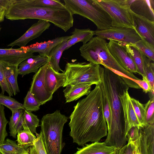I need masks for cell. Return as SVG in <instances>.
<instances>
[{
	"label": "cell",
	"mask_w": 154,
	"mask_h": 154,
	"mask_svg": "<svg viewBox=\"0 0 154 154\" xmlns=\"http://www.w3.org/2000/svg\"><path fill=\"white\" fill-rule=\"evenodd\" d=\"M74 109L69 124V135L73 143L83 146L89 142H98L107 135L100 84L79 100Z\"/></svg>",
	"instance_id": "6da1fadb"
},
{
	"label": "cell",
	"mask_w": 154,
	"mask_h": 154,
	"mask_svg": "<svg viewBox=\"0 0 154 154\" xmlns=\"http://www.w3.org/2000/svg\"><path fill=\"white\" fill-rule=\"evenodd\" d=\"M100 84L106 92L110 111V128L104 143L119 149L126 144L125 124L119 95L129 87L121 77L110 69L100 66Z\"/></svg>",
	"instance_id": "7a4b0ae2"
},
{
	"label": "cell",
	"mask_w": 154,
	"mask_h": 154,
	"mask_svg": "<svg viewBox=\"0 0 154 154\" xmlns=\"http://www.w3.org/2000/svg\"><path fill=\"white\" fill-rule=\"evenodd\" d=\"M5 17L13 21L35 19L51 22L65 32L73 25V15L66 7H35L28 5L23 0H15L6 11Z\"/></svg>",
	"instance_id": "3957f363"
},
{
	"label": "cell",
	"mask_w": 154,
	"mask_h": 154,
	"mask_svg": "<svg viewBox=\"0 0 154 154\" xmlns=\"http://www.w3.org/2000/svg\"><path fill=\"white\" fill-rule=\"evenodd\" d=\"M106 40L99 36L93 37L79 48L81 56L89 63L101 64L104 67L119 72L131 80H139L133 73L123 68L114 58L107 47Z\"/></svg>",
	"instance_id": "277c9868"
},
{
	"label": "cell",
	"mask_w": 154,
	"mask_h": 154,
	"mask_svg": "<svg viewBox=\"0 0 154 154\" xmlns=\"http://www.w3.org/2000/svg\"><path fill=\"white\" fill-rule=\"evenodd\" d=\"M68 119L59 110L42 117L40 133L48 154H61L65 145L63 141V131Z\"/></svg>",
	"instance_id": "5b68a950"
},
{
	"label": "cell",
	"mask_w": 154,
	"mask_h": 154,
	"mask_svg": "<svg viewBox=\"0 0 154 154\" xmlns=\"http://www.w3.org/2000/svg\"><path fill=\"white\" fill-rule=\"evenodd\" d=\"M63 2L65 7L73 15L78 14L89 20L96 25L97 30L106 29L112 26L109 15L92 0H64Z\"/></svg>",
	"instance_id": "8992f818"
},
{
	"label": "cell",
	"mask_w": 154,
	"mask_h": 154,
	"mask_svg": "<svg viewBox=\"0 0 154 154\" xmlns=\"http://www.w3.org/2000/svg\"><path fill=\"white\" fill-rule=\"evenodd\" d=\"M100 66L86 62L67 63L63 72L65 81L63 87L70 85L100 84L101 82Z\"/></svg>",
	"instance_id": "52a82bcc"
},
{
	"label": "cell",
	"mask_w": 154,
	"mask_h": 154,
	"mask_svg": "<svg viewBox=\"0 0 154 154\" xmlns=\"http://www.w3.org/2000/svg\"><path fill=\"white\" fill-rule=\"evenodd\" d=\"M92 1L109 15L112 20V26L134 29L130 8L132 0Z\"/></svg>",
	"instance_id": "ba28073f"
},
{
	"label": "cell",
	"mask_w": 154,
	"mask_h": 154,
	"mask_svg": "<svg viewBox=\"0 0 154 154\" xmlns=\"http://www.w3.org/2000/svg\"><path fill=\"white\" fill-rule=\"evenodd\" d=\"M94 34L105 39L134 45L141 38L134 29L111 26L104 30L94 31Z\"/></svg>",
	"instance_id": "9c48e42d"
},
{
	"label": "cell",
	"mask_w": 154,
	"mask_h": 154,
	"mask_svg": "<svg viewBox=\"0 0 154 154\" xmlns=\"http://www.w3.org/2000/svg\"><path fill=\"white\" fill-rule=\"evenodd\" d=\"M48 65V62L41 66L34 75L29 90L41 105L51 100L53 98V94L47 90L45 81Z\"/></svg>",
	"instance_id": "30bf717a"
},
{
	"label": "cell",
	"mask_w": 154,
	"mask_h": 154,
	"mask_svg": "<svg viewBox=\"0 0 154 154\" xmlns=\"http://www.w3.org/2000/svg\"><path fill=\"white\" fill-rule=\"evenodd\" d=\"M109 40L108 48L116 60L126 70L132 73H138L135 64L126 51L124 43Z\"/></svg>",
	"instance_id": "8fae6325"
},
{
	"label": "cell",
	"mask_w": 154,
	"mask_h": 154,
	"mask_svg": "<svg viewBox=\"0 0 154 154\" xmlns=\"http://www.w3.org/2000/svg\"><path fill=\"white\" fill-rule=\"evenodd\" d=\"M123 110L126 136L130 129L133 127L140 128L141 127L134 111L131 102V97L128 90H126L119 95Z\"/></svg>",
	"instance_id": "7c38bea8"
},
{
	"label": "cell",
	"mask_w": 154,
	"mask_h": 154,
	"mask_svg": "<svg viewBox=\"0 0 154 154\" xmlns=\"http://www.w3.org/2000/svg\"><path fill=\"white\" fill-rule=\"evenodd\" d=\"M34 56L26 46L17 49L0 48V63L18 67L21 63Z\"/></svg>",
	"instance_id": "4fadbf2b"
},
{
	"label": "cell",
	"mask_w": 154,
	"mask_h": 154,
	"mask_svg": "<svg viewBox=\"0 0 154 154\" xmlns=\"http://www.w3.org/2000/svg\"><path fill=\"white\" fill-rule=\"evenodd\" d=\"M50 25V23L46 21L39 20L32 24L23 35L9 44L8 46H17L20 48L26 47L29 42L39 37L48 29Z\"/></svg>",
	"instance_id": "5bb4252c"
},
{
	"label": "cell",
	"mask_w": 154,
	"mask_h": 154,
	"mask_svg": "<svg viewBox=\"0 0 154 154\" xmlns=\"http://www.w3.org/2000/svg\"><path fill=\"white\" fill-rule=\"evenodd\" d=\"M134 29L143 39L154 46V21L137 15L131 10Z\"/></svg>",
	"instance_id": "9a60e30c"
},
{
	"label": "cell",
	"mask_w": 154,
	"mask_h": 154,
	"mask_svg": "<svg viewBox=\"0 0 154 154\" xmlns=\"http://www.w3.org/2000/svg\"><path fill=\"white\" fill-rule=\"evenodd\" d=\"M70 36L58 37L47 41L37 42L30 45L26 46L27 49L32 53H38L42 57H49V54L52 49L59 44L67 41Z\"/></svg>",
	"instance_id": "2e32d148"
},
{
	"label": "cell",
	"mask_w": 154,
	"mask_h": 154,
	"mask_svg": "<svg viewBox=\"0 0 154 154\" xmlns=\"http://www.w3.org/2000/svg\"><path fill=\"white\" fill-rule=\"evenodd\" d=\"M45 86L47 90L53 94L57 90L64 85L65 77L63 72H57L48 65L45 77Z\"/></svg>",
	"instance_id": "e0dca14e"
},
{
	"label": "cell",
	"mask_w": 154,
	"mask_h": 154,
	"mask_svg": "<svg viewBox=\"0 0 154 154\" xmlns=\"http://www.w3.org/2000/svg\"><path fill=\"white\" fill-rule=\"evenodd\" d=\"M141 154H154V124L140 128Z\"/></svg>",
	"instance_id": "ac0fdd59"
},
{
	"label": "cell",
	"mask_w": 154,
	"mask_h": 154,
	"mask_svg": "<svg viewBox=\"0 0 154 154\" xmlns=\"http://www.w3.org/2000/svg\"><path fill=\"white\" fill-rule=\"evenodd\" d=\"M130 8L135 14L154 21L153 0H132Z\"/></svg>",
	"instance_id": "d6986e66"
},
{
	"label": "cell",
	"mask_w": 154,
	"mask_h": 154,
	"mask_svg": "<svg viewBox=\"0 0 154 154\" xmlns=\"http://www.w3.org/2000/svg\"><path fill=\"white\" fill-rule=\"evenodd\" d=\"M81 148H77L74 154H115L119 149L106 145L104 142H95L85 144Z\"/></svg>",
	"instance_id": "ffe728a7"
},
{
	"label": "cell",
	"mask_w": 154,
	"mask_h": 154,
	"mask_svg": "<svg viewBox=\"0 0 154 154\" xmlns=\"http://www.w3.org/2000/svg\"><path fill=\"white\" fill-rule=\"evenodd\" d=\"M92 85L83 84L67 85L63 91L66 103L76 100L83 96L88 95L91 91Z\"/></svg>",
	"instance_id": "44dd1931"
},
{
	"label": "cell",
	"mask_w": 154,
	"mask_h": 154,
	"mask_svg": "<svg viewBox=\"0 0 154 154\" xmlns=\"http://www.w3.org/2000/svg\"><path fill=\"white\" fill-rule=\"evenodd\" d=\"M49 61V57H42L38 55L36 56V59L32 63H27L25 60L21 63L18 66V75L22 76L32 72L36 73L41 66Z\"/></svg>",
	"instance_id": "7402d4cb"
},
{
	"label": "cell",
	"mask_w": 154,
	"mask_h": 154,
	"mask_svg": "<svg viewBox=\"0 0 154 154\" xmlns=\"http://www.w3.org/2000/svg\"><path fill=\"white\" fill-rule=\"evenodd\" d=\"M0 63L8 83L14 95H15L20 91L17 81L18 67L2 63Z\"/></svg>",
	"instance_id": "603a6c76"
},
{
	"label": "cell",
	"mask_w": 154,
	"mask_h": 154,
	"mask_svg": "<svg viewBox=\"0 0 154 154\" xmlns=\"http://www.w3.org/2000/svg\"><path fill=\"white\" fill-rule=\"evenodd\" d=\"M94 35V31L89 29H74L70 38L67 41V49L79 42H82L83 44L86 43Z\"/></svg>",
	"instance_id": "cb8c5ba5"
},
{
	"label": "cell",
	"mask_w": 154,
	"mask_h": 154,
	"mask_svg": "<svg viewBox=\"0 0 154 154\" xmlns=\"http://www.w3.org/2000/svg\"><path fill=\"white\" fill-rule=\"evenodd\" d=\"M67 41L62 42L53 48L49 55V64L57 72L60 71L62 72H64L60 68L59 63L63 52L67 49Z\"/></svg>",
	"instance_id": "d4e9b609"
},
{
	"label": "cell",
	"mask_w": 154,
	"mask_h": 154,
	"mask_svg": "<svg viewBox=\"0 0 154 154\" xmlns=\"http://www.w3.org/2000/svg\"><path fill=\"white\" fill-rule=\"evenodd\" d=\"M126 51L135 64L138 73L144 75L143 63L141 53L134 45L124 43Z\"/></svg>",
	"instance_id": "484cf974"
},
{
	"label": "cell",
	"mask_w": 154,
	"mask_h": 154,
	"mask_svg": "<svg viewBox=\"0 0 154 154\" xmlns=\"http://www.w3.org/2000/svg\"><path fill=\"white\" fill-rule=\"evenodd\" d=\"M0 152L2 154H29L26 150L15 141L8 138L0 145Z\"/></svg>",
	"instance_id": "4316f807"
},
{
	"label": "cell",
	"mask_w": 154,
	"mask_h": 154,
	"mask_svg": "<svg viewBox=\"0 0 154 154\" xmlns=\"http://www.w3.org/2000/svg\"><path fill=\"white\" fill-rule=\"evenodd\" d=\"M17 136V144L26 150L34 145L36 138L30 131L24 129L18 132Z\"/></svg>",
	"instance_id": "83f0119b"
},
{
	"label": "cell",
	"mask_w": 154,
	"mask_h": 154,
	"mask_svg": "<svg viewBox=\"0 0 154 154\" xmlns=\"http://www.w3.org/2000/svg\"><path fill=\"white\" fill-rule=\"evenodd\" d=\"M141 53V52H140ZM144 78L148 82L151 90H154V64L141 53Z\"/></svg>",
	"instance_id": "f1b7e54d"
},
{
	"label": "cell",
	"mask_w": 154,
	"mask_h": 154,
	"mask_svg": "<svg viewBox=\"0 0 154 154\" xmlns=\"http://www.w3.org/2000/svg\"><path fill=\"white\" fill-rule=\"evenodd\" d=\"M23 115V129L29 131L34 134H38L36 128L39 125V120L37 116L25 110H24Z\"/></svg>",
	"instance_id": "f546056e"
},
{
	"label": "cell",
	"mask_w": 154,
	"mask_h": 154,
	"mask_svg": "<svg viewBox=\"0 0 154 154\" xmlns=\"http://www.w3.org/2000/svg\"><path fill=\"white\" fill-rule=\"evenodd\" d=\"M26 4L35 7L64 8V4L60 0H23Z\"/></svg>",
	"instance_id": "4dcf8cb0"
},
{
	"label": "cell",
	"mask_w": 154,
	"mask_h": 154,
	"mask_svg": "<svg viewBox=\"0 0 154 154\" xmlns=\"http://www.w3.org/2000/svg\"><path fill=\"white\" fill-rule=\"evenodd\" d=\"M134 45L142 54L154 62V46L142 39Z\"/></svg>",
	"instance_id": "1f68e13d"
},
{
	"label": "cell",
	"mask_w": 154,
	"mask_h": 154,
	"mask_svg": "<svg viewBox=\"0 0 154 154\" xmlns=\"http://www.w3.org/2000/svg\"><path fill=\"white\" fill-rule=\"evenodd\" d=\"M131 102L140 127L143 128L146 126L144 104L133 98L131 97Z\"/></svg>",
	"instance_id": "d6a6232c"
},
{
	"label": "cell",
	"mask_w": 154,
	"mask_h": 154,
	"mask_svg": "<svg viewBox=\"0 0 154 154\" xmlns=\"http://www.w3.org/2000/svg\"><path fill=\"white\" fill-rule=\"evenodd\" d=\"M24 110L19 109L12 112V114L10 118L9 123L10 135L16 138L17 135L15 133V130L20 118L23 114Z\"/></svg>",
	"instance_id": "836d02e7"
},
{
	"label": "cell",
	"mask_w": 154,
	"mask_h": 154,
	"mask_svg": "<svg viewBox=\"0 0 154 154\" xmlns=\"http://www.w3.org/2000/svg\"><path fill=\"white\" fill-rule=\"evenodd\" d=\"M0 104L6 106L12 112L20 109H24L23 104L11 97L6 96L2 93H0Z\"/></svg>",
	"instance_id": "e575fe53"
},
{
	"label": "cell",
	"mask_w": 154,
	"mask_h": 154,
	"mask_svg": "<svg viewBox=\"0 0 154 154\" xmlns=\"http://www.w3.org/2000/svg\"><path fill=\"white\" fill-rule=\"evenodd\" d=\"M41 104L29 91L24 98V109L31 112L36 111L40 109Z\"/></svg>",
	"instance_id": "d590c367"
},
{
	"label": "cell",
	"mask_w": 154,
	"mask_h": 154,
	"mask_svg": "<svg viewBox=\"0 0 154 154\" xmlns=\"http://www.w3.org/2000/svg\"><path fill=\"white\" fill-rule=\"evenodd\" d=\"M36 138L33 145L26 150L29 154H48L41 133L36 134Z\"/></svg>",
	"instance_id": "8d00e7d4"
},
{
	"label": "cell",
	"mask_w": 154,
	"mask_h": 154,
	"mask_svg": "<svg viewBox=\"0 0 154 154\" xmlns=\"http://www.w3.org/2000/svg\"><path fill=\"white\" fill-rule=\"evenodd\" d=\"M4 109V106L0 104V145L5 142L8 135L6 127L8 122L5 117Z\"/></svg>",
	"instance_id": "74e56055"
},
{
	"label": "cell",
	"mask_w": 154,
	"mask_h": 154,
	"mask_svg": "<svg viewBox=\"0 0 154 154\" xmlns=\"http://www.w3.org/2000/svg\"><path fill=\"white\" fill-rule=\"evenodd\" d=\"M102 92V104L104 116L106 123L107 130L109 129L110 123V111L108 99L103 88L100 84Z\"/></svg>",
	"instance_id": "f35d334b"
},
{
	"label": "cell",
	"mask_w": 154,
	"mask_h": 154,
	"mask_svg": "<svg viewBox=\"0 0 154 154\" xmlns=\"http://www.w3.org/2000/svg\"><path fill=\"white\" fill-rule=\"evenodd\" d=\"M146 126L154 124V98L150 99L144 104Z\"/></svg>",
	"instance_id": "ab89813d"
},
{
	"label": "cell",
	"mask_w": 154,
	"mask_h": 154,
	"mask_svg": "<svg viewBox=\"0 0 154 154\" xmlns=\"http://www.w3.org/2000/svg\"><path fill=\"white\" fill-rule=\"evenodd\" d=\"M0 86L2 89V93L4 94L6 92L9 96H13L14 94L9 86L5 75L3 72L1 65L0 63Z\"/></svg>",
	"instance_id": "60d3db41"
},
{
	"label": "cell",
	"mask_w": 154,
	"mask_h": 154,
	"mask_svg": "<svg viewBox=\"0 0 154 154\" xmlns=\"http://www.w3.org/2000/svg\"><path fill=\"white\" fill-rule=\"evenodd\" d=\"M128 143L119 149L117 154H133L134 144L132 141H129Z\"/></svg>",
	"instance_id": "b9f144b4"
},
{
	"label": "cell",
	"mask_w": 154,
	"mask_h": 154,
	"mask_svg": "<svg viewBox=\"0 0 154 154\" xmlns=\"http://www.w3.org/2000/svg\"><path fill=\"white\" fill-rule=\"evenodd\" d=\"M132 80L136 83L141 88H142L143 91L145 93H147L151 90L148 82L144 78H143L142 80Z\"/></svg>",
	"instance_id": "7bdbcfd3"
},
{
	"label": "cell",
	"mask_w": 154,
	"mask_h": 154,
	"mask_svg": "<svg viewBox=\"0 0 154 154\" xmlns=\"http://www.w3.org/2000/svg\"><path fill=\"white\" fill-rule=\"evenodd\" d=\"M15 0H0V8L7 10Z\"/></svg>",
	"instance_id": "ee69618b"
},
{
	"label": "cell",
	"mask_w": 154,
	"mask_h": 154,
	"mask_svg": "<svg viewBox=\"0 0 154 154\" xmlns=\"http://www.w3.org/2000/svg\"><path fill=\"white\" fill-rule=\"evenodd\" d=\"M140 137L136 141L134 142L132 141L134 144L133 154H141L140 147Z\"/></svg>",
	"instance_id": "f6af8a7d"
},
{
	"label": "cell",
	"mask_w": 154,
	"mask_h": 154,
	"mask_svg": "<svg viewBox=\"0 0 154 154\" xmlns=\"http://www.w3.org/2000/svg\"><path fill=\"white\" fill-rule=\"evenodd\" d=\"M24 120V117L23 114L20 118L15 130V133L17 135L18 132L23 130V124Z\"/></svg>",
	"instance_id": "bcb514c9"
},
{
	"label": "cell",
	"mask_w": 154,
	"mask_h": 154,
	"mask_svg": "<svg viewBox=\"0 0 154 154\" xmlns=\"http://www.w3.org/2000/svg\"><path fill=\"white\" fill-rule=\"evenodd\" d=\"M6 11L5 9L0 8V23L4 20Z\"/></svg>",
	"instance_id": "7dc6e473"
},
{
	"label": "cell",
	"mask_w": 154,
	"mask_h": 154,
	"mask_svg": "<svg viewBox=\"0 0 154 154\" xmlns=\"http://www.w3.org/2000/svg\"><path fill=\"white\" fill-rule=\"evenodd\" d=\"M1 28L0 26V31L1 30Z\"/></svg>",
	"instance_id": "c3c4849f"
},
{
	"label": "cell",
	"mask_w": 154,
	"mask_h": 154,
	"mask_svg": "<svg viewBox=\"0 0 154 154\" xmlns=\"http://www.w3.org/2000/svg\"><path fill=\"white\" fill-rule=\"evenodd\" d=\"M117 152L116 153H115V154H117Z\"/></svg>",
	"instance_id": "681fc988"
},
{
	"label": "cell",
	"mask_w": 154,
	"mask_h": 154,
	"mask_svg": "<svg viewBox=\"0 0 154 154\" xmlns=\"http://www.w3.org/2000/svg\"><path fill=\"white\" fill-rule=\"evenodd\" d=\"M0 154H2L0 152Z\"/></svg>",
	"instance_id": "f907efd6"
}]
</instances>
